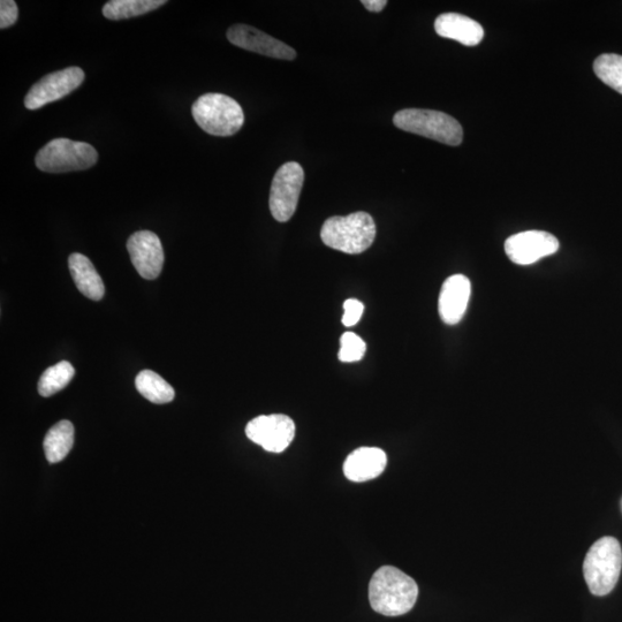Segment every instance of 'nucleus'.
Wrapping results in <instances>:
<instances>
[{
  "label": "nucleus",
  "mask_w": 622,
  "mask_h": 622,
  "mask_svg": "<svg viewBox=\"0 0 622 622\" xmlns=\"http://www.w3.org/2000/svg\"><path fill=\"white\" fill-rule=\"evenodd\" d=\"M393 124L400 130L424 136L447 146H460L464 130L458 120L434 110L406 109L396 113Z\"/></svg>",
  "instance_id": "39448f33"
},
{
  "label": "nucleus",
  "mask_w": 622,
  "mask_h": 622,
  "mask_svg": "<svg viewBox=\"0 0 622 622\" xmlns=\"http://www.w3.org/2000/svg\"><path fill=\"white\" fill-rule=\"evenodd\" d=\"M127 250L139 275L154 280L163 270L164 250L157 234L151 231H139L127 241Z\"/></svg>",
  "instance_id": "9b49d317"
},
{
  "label": "nucleus",
  "mask_w": 622,
  "mask_h": 622,
  "mask_svg": "<svg viewBox=\"0 0 622 622\" xmlns=\"http://www.w3.org/2000/svg\"><path fill=\"white\" fill-rule=\"evenodd\" d=\"M362 5L370 12L379 13L385 9L388 2L386 0H363Z\"/></svg>",
  "instance_id": "393cba45"
},
{
  "label": "nucleus",
  "mask_w": 622,
  "mask_h": 622,
  "mask_svg": "<svg viewBox=\"0 0 622 622\" xmlns=\"http://www.w3.org/2000/svg\"><path fill=\"white\" fill-rule=\"evenodd\" d=\"M388 465L386 453L378 447H360L348 455L344 474L356 483L367 482L381 476Z\"/></svg>",
  "instance_id": "4468645a"
},
{
  "label": "nucleus",
  "mask_w": 622,
  "mask_h": 622,
  "mask_svg": "<svg viewBox=\"0 0 622 622\" xmlns=\"http://www.w3.org/2000/svg\"><path fill=\"white\" fill-rule=\"evenodd\" d=\"M135 386L142 397L157 405L168 404L176 396L172 386L151 370L141 371L136 376Z\"/></svg>",
  "instance_id": "a211bd4d"
},
{
  "label": "nucleus",
  "mask_w": 622,
  "mask_h": 622,
  "mask_svg": "<svg viewBox=\"0 0 622 622\" xmlns=\"http://www.w3.org/2000/svg\"><path fill=\"white\" fill-rule=\"evenodd\" d=\"M597 78L622 95V56L605 53L594 63Z\"/></svg>",
  "instance_id": "412c9836"
},
{
  "label": "nucleus",
  "mask_w": 622,
  "mask_h": 622,
  "mask_svg": "<svg viewBox=\"0 0 622 622\" xmlns=\"http://www.w3.org/2000/svg\"><path fill=\"white\" fill-rule=\"evenodd\" d=\"M227 39L235 47L245 49L259 55L277 59L293 60L297 52L282 41L261 30L247 25H234L227 30Z\"/></svg>",
  "instance_id": "f8f14e48"
},
{
  "label": "nucleus",
  "mask_w": 622,
  "mask_h": 622,
  "mask_svg": "<svg viewBox=\"0 0 622 622\" xmlns=\"http://www.w3.org/2000/svg\"><path fill=\"white\" fill-rule=\"evenodd\" d=\"M97 159L96 149L86 142L56 139L37 153L35 163L42 172L67 173L93 168Z\"/></svg>",
  "instance_id": "423d86ee"
},
{
  "label": "nucleus",
  "mask_w": 622,
  "mask_h": 622,
  "mask_svg": "<svg viewBox=\"0 0 622 622\" xmlns=\"http://www.w3.org/2000/svg\"><path fill=\"white\" fill-rule=\"evenodd\" d=\"M83 80H85V72L79 67H68L65 70L45 75L28 91L25 106L28 110H39L49 103L62 100L78 89Z\"/></svg>",
  "instance_id": "6e6552de"
},
{
  "label": "nucleus",
  "mask_w": 622,
  "mask_h": 622,
  "mask_svg": "<svg viewBox=\"0 0 622 622\" xmlns=\"http://www.w3.org/2000/svg\"><path fill=\"white\" fill-rule=\"evenodd\" d=\"M75 370L70 362L62 361L45 370L40 378L39 392L48 398L66 388L72 381Z\"/></svg>",
  "instance_id": "aec40b11"
},
{
  "label": "nucleus",
  "mask_w": 622,
  "mask_h": 622,
  "mask_svg": "<svg viewBox=\"0 0 622 622\" xmlns=\"http://www.w3.org/2000/svg\"><path fill=\"white\" fill-rule=\"evenodd\" d=\"M165 0H112L103 7V15L109 20H124L159 9Z\"/></svg>",
  "instance_id": "6ab92c4d"
},
{
  "label": "nucleus",
  "mask_w": 622,
  "mask_h": 622,
  "mask_svg": "<svg viewBox=\"0 0 622 622\" xmlns=\"http://www.w3.org/2000/svg\"><path fill=\"white\" fill-rule=\"evenodd\" d=\"M193 117L202 130L214 136L237 134L245 123V113L232 97L206 94L193 104Z\"/></svg>",
  "instance_id": "20e7f679"
},
{
  "label": "nucleus",
  "mask_w": 622,
  "mask_h": 622,
  "mask_svg": "<svg viewBox=\"0 0 622 622\" xmlns=\"http://www.w3.org/2000/svg\"><path fill=\"white\" fill-rule=\"evenodd\" d=\"M68 268L75 285L85 297L94 301L103 299L105 293L103 280L87 256L72 254L68 259Z\"/></svg>",
  "instance_id": "dca6fc26"
},
{
  "label": "nucleus",
  "mask_w": 622,
  "mask_h": 622,
  "mask_svg": "<svg viewBox=\"0 0 622 622\" xmlns=\"http://www.w3.org/2000/svg\"><path fill=\"white\" fill-rule=\"evenodd\" d=\"M436 33L444 39L454 40L466 47H475L484 37L479 22L458 13H444L435 22Z\"/></svg>",
  "instance_id": "2eb2a0df"
},
{
  "label": "nucleus",
  "mask_w": 622,
  "mask_h": 622,
  "mask_svg": "<svg viewBox=\"0 0 622 622\" xmlns=\"http://www.w3.org/2000/svg\"><path fill=\"white\" fill-rule=\"evenodd\" d=\"M246 435L265 451L282 453L293 442L295 424L287 415H262L247 424Z\"/></svg>",
  "instance_id": "1a4fd4ad"
},
{
  "label": "nucleus",
  "mask_w": 622,
  "mask_h": 622,
  "mask_svg": "<svg viewBox=\"0 0 622 622\" xmlns=\"http://www.w3.org/2000/svg\"><path fill=\"white\" fill-rule=\"evenodd\" d=\"M321 238L325 246L345 254L366 252L376 239V224L367 212H354L346 217L335 216L322 227Z\"/></svg>",
  "instance_id": "f03ea898"
},
{
  "label": "nucleus",
  "mask_w": 622,
  "mask_h": 622,
  "mask_svg": "<svg viewBox=\"0 0 622 622\" xmlns=\"http://www.w3.org/2000/svg\"><path fill=\"white\" fill-rule=\"evenodd\" d=\"M621 568L622 550L618 540L606 536L595 542L583 563L590 593L599 597L609 595L617 586Z\"/></svg>",
  "instance_id": "7ed1b4c3"
},
{
  "label": "nucleus",
  "mask_w": 622,
  "mask_h": 622,
  "mask_svg": "<svg viewBox=\"0 0 622 622\" xmlns=\"http://www.w3.org/2000/svg\"><path fill=\"white\" fill-rule=\"evenodd\" d=\"M559 247L555 235L543 231L521 232L505 241L508 259L518 265L534 264L544 257L556 254Z\"/></svg>",
  "instance_id": "9d476101"
},
{
  "label": "nucleus",
  "mask_w": 622,
  "mask_h": 622,
  "mask_svg": "<svg viewBox=\"0 0 622 622\" xmlns=\"http://www.w3.org/2000/svg\"><path fill=\"white\" fill-rule=\"evenodd\" d=\"M18 6L13 0L0 2V28L5 29L13 26L18 20Z\"/></svg>",
  "instance_id": "b1692460"
},
{
  "label": "nucleus",
  "mask_w": 622,
  "mask_h": 622,
  "mask_svg": "<svg viewBox=\"0 0 622 622\" xmlns=\"http://www.w3.org/2000/svg\"><path fill=\"white\" fill-rule=\"evenodd\" d=\"M472 295V284L464 275H454L445 280L439 295V315L447 325L461 322L466 314L468 303Z\"/></svg>",
  "instance_id": "ddd939ff"
},
{
  "label": "nucleus",
  "mask_w": 622,
  "mask_h": 622,
  "mask_svg": "<svg viewBox=\"0 0 622 622\" xmlns=\"http://www.w3.org/2000/svg\"><path fill=\"white\" fill-rule=\"evenodd\" d=\"M363 311L364 306L360 301L355 299L346 300L344 303L343 324L347 328H352V326L360 322Z\"/></svg>",
  "instance_id": "5701e85b"
},
{
  "label": "nucleus",
  "mask_w": 622,
  "mask_h": 622,
  "mask_svg": "<svg viewBox=\"0 0 622 622\" xmlns=\"http://www.w3.org/2000/svg\"><path fill=\"white\" fill-rule=\"evenodd\" d=\"M419 587L411 576L393 566H383L369 584L371 608L386 617H399L414 608Z\"/></svg>",
  "instance_id": "f257e3e1"
},
{
  "label": "nucleus",
  "mask_w": 622,
  "mask_h": 622,
  "mask_svg": "<svg viewBox=\"0 0 622 622\" xmlns=\"http://www.w3.org/2000/svg\"><path fill=\"white\" fill-rule=\"evenodd\" d=\"M74 444V427L70 421H60L44 438V452L50 464L63 461Z\"/></svg>",
  "instance_id": "f3484780"
},
{
  "label": "nucleus",
  "mask_w": 622,
  "mask_h": 622,
  "mask_svg": "<svg viewBox=\"0 0 622 622\" xmlns=\"http://www.w3.org/2000/svg\"><path fill=\"white\" fill-rule=\"evenodd\" d=\"M305 172L297 162L280 166L273 177L270 191V211L273 218L286 223L298 208Z\"/></svg>",
  "instance_id": "0eeeda50"
},
{
  "label": "nucleus",
  "mask_w": 622,
  "mask_h": 622,
  "mask_svg": "<svg viewBox=\"0 0 622 622\" xmlns=\"http://www.w3.org/2000/svg\"><path fill=\"white\" fill-rule=\"evenodd\" d=\"M367 345L353 332H346L340 339L338 358L341 362L352 363L360 361L366 354Z\"/></svg>",
  "instance_id": "4be33fe9"
}]
</instances>
